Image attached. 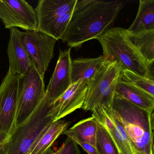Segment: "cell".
Masks as SVG:
<instances>
[{"label":"cell","mask_w":154,"mask_h":154,"mask_svg":"<svg viewBox=\"0 0 154 154\" xmlns=\"http://www.w3.org/2000/svg\"><path fill=\"white\" fill-rule=\"evenodd\" d=\"M20 77L8 71L0 85V144L9 140L17 127Z\"/></svg>","instance_id":"6"},{"label":"cell","mask_w":154,"mask_h":154,"mask_svg":"<svg viewBox=\"0 0 154 154\" xmlns=\"http://www.w3.org/2000/svg\"><path fill=\"white\" fill-rule=\"evenodd\" d=\"M97 130V121L92 116L80 121L70 128L66 130L63 134L68 137H74L96 148Z\"/></svg>","instance_id":"19"},{"label":"cell","mask_w":154,"mask_h":154,"mask_svg":"<svg viewBox=\"0 0 154 154\" xmlns=\"http://www.w3.org/2000/svg\"><path fill=\"white\" fill-rule=\"evenodd\" d=\"M45 92L44 79L32 65L27 72L20 77L17 127L33 113L45 97Z\"/></svg>","instance_id":"7"},{"label":"cell","mask_w":154,"mask_h":154,"mask_svg":"<svg viewBox=\"0 0 154 154\" xmlns=\"http://www.w3.org/2000/svg\"><path fill=\"white\" fill-rule=\"evenodd\" d=\"M8 141L5 143L0 144V154H7V146Z\"/></svg>","instance_id":"25"},{"label":"cell","mask_w":154,"mask_h":154,"mask_svg":"<svg viewBox=\"0 0 154 154\" xmlns=\"http://www.w3.org/2000/svg\"><path fill=\"white\" fill-rule=\"evenodd\" d=\"M8 52L9 68L8 72L24 75L32 66V62L21 40V31L17 28L11 29Z\"/></svg>","instance_id":"14"},{"label":"cell","mask_w":154,"mask_h":154,"mask_svg":"<svg viewBox=\"0 0 154 154\" xmlns=\"http://www.w3.org/2000/svg\"><path fill=\"white\" fill-rule=\"evenodd\" d=\"M21 40L26 51L42 78L54 57L56 39L40 31L21 32Z\"/></svg>","instance_id":"8"},{"label":"cell","mask_w":154,"mask_h":154,"mask_svg":"<svg viewBox=\"0 0 154 154\" xmlns=\"http://www.w3.org/2000/svg\"><path fill=\"white\" fill-rule=\"evenodd\" d=\"M96 39L101 45L102 56L107 61H116L122 65V69L154 80V64L149 63L142 56L131 42L127 29L111 28Z\"/></svg>","instance_id":"3"},{"label":"cell","mask_w":154,"mask_h":154,"mask_svg":"<svg viewBox=\"0 0 154 154\" xmlns=\"http://www.w3.org/2000/svg\"><path fill=\"white\" fill-rule=\"evenodd\" d=\"M122 7L118 1L77 0L61 40L71 48L96 39L111 28Z\"/></svg>","instance_id":"1"},{"label":"cell","mask_w":154,"mask_h":154,"mask_svg":"<svg viewBox=\"0 0 154 154\" xmlns=\"http://www.w3.org/2000/svg\"><path fill=\"white\" fill-rule=\"evenodd\" d=\"M0 19L8 29L39 31L35 9L25 0H0Z\"/></svg>","instance_id":"9"},{"label":"cell","mask_w":154,"mask_h":154,"mask_svg":"<svg viewBox=\"0 0 154 154\" xmlns=\"http://www.w3.org/2000/svg\"><path fill=\"white\" fill-rule=\"evenodd\" d=\"M88 82L80 81L72 84L50 105L48 116L54 122L62 119L78 109H82Z\"/></svg>","instance_id":"10"},{"label":"cell","mask_w":154,"mask_h":154,"mask_svg":"<svg viewBox=\"0 0 154 154\" xmlns=\"http://www.w3.org/2000/svg\"></svg>","instance_id":"27"},{"label":"cell","mask_w":154,"mask_h":154,"mask_svg":"<svg viewBox=\"0 0 154 154\" xmlns=\"http://www.w3.org/2000/svg\"><path fill=\"white\" fill-rule=\"evenodd\" d=\"M106 61V58L103 56L96 58H81L72 60V84L80 81H86L88 83Z\"/></svg>","instance_id":"16"},{"label":"cell","mask_w":154,"mask_h":154,"mask_svg":"<svg viewBox=\"0 0 154 154\" xmlns=\"http://www.w3.org/2000/svg\"><path fill=\"white\" fill-rule=\"evenodd\" d=\"M97 122L96 148L99 154H119L108 131L101 124Z\"/></svg>","instance_id":"21"},{"label":"cell","mask_w":154,"mask_h":154,"mask_svg":"<svg viewBox=\"0 0 154 154\" xmlns=\"http://www.w3.org/2000/svg\"><path fill=\"white\" fill-rule=\"evenodd\" d=\"M142 56L150 64L154 62V30L144 31L129 36Z\"/></svg>","instance_id":"20"},{"label":"cell","mask_w":154,"mask_h":154,"mask_svg":"<svg viewBox=\"0 0 154 154\" xmlns=\"http://www.w3.org/2000/svg\"><path fill=\"white\" fill-rule=\"evenodd\" d=\"M54 151V150L52 149V148L50 147L48 149H47V150L45 151L43 154H53Z\"/></svg>","instance_id":"26"},{"label":"cell","mask_w":154,"mask_h":154,"mask_svg":"<svg viewBox=\"0 0 154 154\" xmlns=\"http://www.w3.org/2000/svg\"><path fill=\"white\" fill-rule=\"evenodd\" d=\"M71 122L60 119L54 122L47 130L33 145L29 154H43L58 138L63 132L68 128Z\"/></svg>","instance_id":"18"},{"label":"cell","mask_w":154,"mask_h":154,"mask_svg":"<svg viewBox=\"0 0 154 154\" xmlns=\"http://www.w3.org/2000/svg\"><path fill=\"white\" fill-rule=\"evenodd\" d=\"M51 104L44 97L27 119L17 127L7 143V154H29L33 145L54 122L48 116Z\"/></svg>","instance_id":"4"},{"label":"cell","mask_w":154,"mask_h":154,"mask_svg":"<svg viewBox=\"0 0 154 154\" xmlns=\"http://www.w3.org/2000/svg\"><path fill=\"white\" fill-rule=\"evenodd\" d=\"M76 142V144L82 147V148L88 154H99L97 149L93 146L90 145L89 143L80 140L74 137H69Z\"/></svg>","instance_id":"24"},{"label":"cell","mask_w":154,"mask_h":154,"mask_svg":"<svg viewBox=\"0 0 154 154\" xmlns=\"http://www.w3.org/2000/svg\"><path fill=\"white\" fill-rule=\"evenodd\" d=\"M115 93L132 104L150 113L154 112V97L120 78Z\"/></svg>","instance_id":"15"},{"label":"cell","mask_w":154,"mask_h":154,"mask_svg":"<svg viewBox=\"0 0 154 154\" xmlns=\"http://www.w3.org/2000/svg\"><path fill=\"white\" fill-rule=\"evenodd\" d=\"M92 116L108 131L119 154H133L130 142L123 126L111 109L95 108Z\"/></svg>","instance_id":"12"},{"label":"cell","mask_w":154,"mask_h":154,"mask_svg":"<svg viewBox=\"0 0 154 154\" xmlns=\"http://www.w3.org/2000/svg\"><path fill=\"white\" fill-rule=\"evenodd\" d=\"M122 67L116 61H107L88 82L82 109L92 111L95 108L111 109L117 82Z\"/></svg>","instance_id":"5"},{"label":"cell","mask_w":154,"mask_h":154,"mask_svg":"<svg viewBox=\"0 0 154 154\" xmlns=\"http://www.w3.org/2000/svg\"><path fill=\"white\" fill-rule=\"evenodd\" d=\"M112 109L123 126L133 154H154V112L139 108L115 93Z\"/></svg>","instance_id":"2"},{"label":"cell","mask_w":154,"mask_h":154,"mask_svg":"<svg viewBox=\"0 0 154 154\" xmlns=\"http://www.w3.org/2000/svg\"><path fill=\"white\" fill-rule=\"evenodd\" d=\"M71 48L61 50L54 73L46 89L45 98L52 104L72 85Z\"/></svg>","instance_id":"11"},{"label":"cell","mask_w":154,"mask_h":154,"mask_svg":"<svg viewBox=\"0 0 154 154\" xmlns=\"http://www.w3.org/2000/svg\"><path fill=\"white\" fill-rule=\"evenodd\" d=\"M77 0H39L35 9L39 31L48 28L61 17L73 10Z\"/></svg>","instance_id":"13"},{"label":"cell","mask_w":154,"mask_h":154,"mask_svg":"<svg viewBox=\"0 0 154 154\" xmlns=\"http://www.w3.org/2000/svg\"><path fill=\"white\" fill-rule=\"evenodd\" d=\"M121 79L123 81L145 91L154 97V80L139 75L128 70L122 69Z\"/></svg>","instance_id":"22"},{"label":"cell","mask_w":154,"mask_h":154,"mask_svg":"<svg viewBox=\"0 0 154 154\" xmlns=\"http://www.w3.org/2000/svg\"><path fill=\"white\" fill-rule=\"evenodd\" d=\"M127 29L129 36L154 30V0H140L135 20Z\"/></svg>","instance_id":"17"},{"label":"cell","mask_w":154,"mask_h":154,"mask_svg":"<svg viewBox=\"0 0 154 154\" xmlns=\"http://www.w3.org/2000/svg\"><path fill=\"white\" fill-rule=\"evenodd\" d=\"M53 154H81L78 145L67 137L62 146L54 151Z\"/></svg>","instance_id":"23"}]
</instances>
